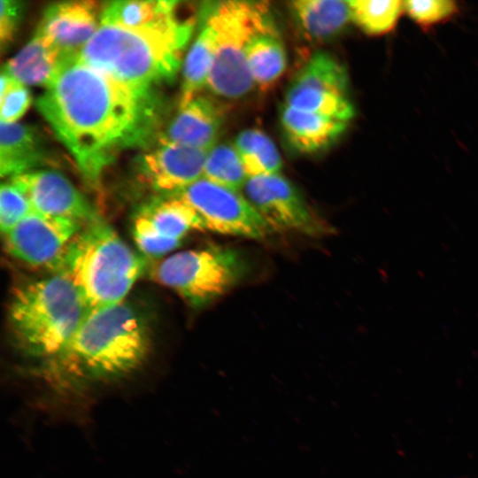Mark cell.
<instances>
[{
  "mask_svg": "<svg viewBox=\"0 0 478 478\" xmlns=\"http://www.w3.org/2000/svg\"><path fill=\"white\" fill-rule=\"evenodd\" d=\"M234 146L248 178L279 173L281 155L272 139L257 128H247L235 137Z\"/></svg>",
  "mask_w": 478,
  "mask_h": 478,
  "instance_id": "obj_24",
  "label": "cell"
},
{
  "mask_svg": "<svg viewBox=\"0 0 478 478\" xmlns=\"http://www.w3.org/2000/svg\"><path fill=\"white\" fill-rule=\"evenodd\" d=\"M150 347L146 320L123 301L89 312L63 351L42 369L70 384L113 382L138 369Z\"/></svg>",
  "mask_w": 478,
  "mask_h": 478,
  "instance_id": "obj_2",
  "label": "cell"
},
{
  "mask_svg": "<svg viewBox=\"0 0 478 478\" xmlns=\"http://www.w3.org/2000/svg\"><path fill=\"white\" fill-rule=\"evenodd\" d=\"M63 58L60 52L39 34L3 66L23 85L46 87L56 74Z\"/></svg>",
  "mask_w": 478,
  "mask_h": 478,
  "instance_id": "obj_20",
  "label": "cell"
},
{
  "mask_svg": "<svg viewBox=\"0 0 478 478\" xmlns=\"http://www.w3.org/2000/svg\"><path fill=\"white\" fill-rule=\"evenodd\" d=\"M351 21L369 35H382L396 27L404 12L399 0H350Z\"/></svg>",
  "mask_w": 478,
  "mask_h": 478,
  "instance_id": "obj_25",
  "label": "cell"
},
{
  "mask_svg": "<svg viewBox=\"0 0 478 478\" xmlns=\"http://www.w3.org/2000/svg\"><path fill=\"white\" fill-rule=\"evenodd\" d=\"M172 195L195 210L205 230L253 239L274 232L246 197L204 177Z\"/></svg>",
  "mask_w": 478,
  "mask_h": 478,
  "instance_id": "obj_9",
  "label": "cell"
},
{
  "mask_svg": "<svg viewBox=\"0 0 478 478\" xmlns=\"http://www.w3.org/2000/svg\"><path fill=\"white\" fill-rule=\"evenodd\" d=\"M203 177L225 188L238 191L249 179L234 144H215L208 150Z\"/></svg>",
  "mask_w": 478,
  "mask_h": 478,
  "instance_id": "obj_26",
  "label": "cell"
},
{
  "mask_svg": "<svg viewBox=\"0 0 478 478\" xmlns=\"http://www.w3.org/2000/svg\"><path fill=\"white\" fill-rule=\"evenodd\" d=\"M280 122L284 136L297 151L312 154L331 146L345 131L348 122L283 104Z\"/></svg>",
  "mask_w": 478,
  "mask_h": 478,
  "instance_id": "obj_18",
  "label": "cell"
},
{
  "mask_svg": "<svg viewBox=\"0 0 478 478\" xmlns=\"http://www.w3.org/2000/svg\"><path fill=\"white\" fill-rule=\"evenodd\" d=\"M89 312L73 281L58 272L14 290L9 322L19 351L43 365L63 351Z\"/></svg>",
  "mask_w": 478,
  "mask_h": 478,
  "instance_id": "obj_4",
  "label": "cell"
},
{
  "mask_svg": "<svg viewBox=\"0 0 478 478\" xmlns=\"http://www.w3.org/2000/svg\"><path fill=\"white\" fill-rule=\"evenodd\" d=\"M246 198L274 230H290L311 236L331 232L306 204L300 192L280 173L251 177Z\"/></svg>",
  "mask_w": 478,
  "mask_h": 478,
  "instance_id": "obj_10",
  "label": "cell"
},
{
  "mask_svg": "<svg viewBox=\"0 0 478 478\" xmlns=\"http://www.w3.org/2000/svg\"><path fill=\"white\" fill-rule=\"evenodd\" d=\"M247 265L232 248L210 246L167 257L153 276L193 307H202L225 294L244 276Z\"/></svg>",
  "mask_w": 478,
  "mask_h": 478,
  "instance_id": "obj_7",
  "label": "cell"
},
{
  "mask_svg": "<svg viewBox=\"0 0 478 478\" xmlns=\"http://www.w3.org/2000/svg\"><path fill=\"white\" fill-rule=\"evenodd\" d=\"M83 226L73 220L33 211L4 235L5 248L12 257L29 266L57 271Z\"/></svg>",
  "mask_w": 478,
  "mask_h": 478,
  "instance_id": "obj_11",
  "label": "cell"
},
{
  "mask_svg": "<svg viewBox=\"0 0 478 478\" xmlns=\"http://www.w3.org/2000/svg\"><path fill=\"white\" fill-rule=\"evenodd\" d=\"M195 27L193 18L177 12L140 28L101 24L78 54L94 67L141 94L174 78Z\"/></svg>",
  "mask_w": 478,
  "mask_h": 478,
  "instance_id": "obj_3",
  "label": "cell"
},
{
  "mask_svg": "<svg viewBox=\"0 0 478 478\" xmlns=\"http://www.w3.org/2000/svg\"><path fill=\"white\" fill-rule=\"evenodd\" d=\"M0 127L2 177L12 178L54 162L42 135L35 127L1 121Z\"/></svg>",
  "mask_w": 478,
  "mask_h": 478,
  "instance_id": "obj_17",
  "label": "cell"
},
{
  "mask_svg": "<svg viewBox=\"0 0 478 478\" xmlns=\"http://www.w3.org/2000/svg\"><path fill=\"white\" fill-rule=\"evenodd\" d=\"M289 4L297 26L311 41L330 40L351 21L348 1L297 0Z\"/></svg>",
  "mask_w": 478,
  "mask_h": 478,
  "instance_id": "obj_19",
  "label": "cell"
},
{
  "mask_svg": "<svg viewBox=\"0 0 478 478\" xmlns=\"http://www.w3.org/2000/svg\"><path fill=\"white\" fill-rule=\"evenodd\" d=\"M193 229L205 230L202 220L192 207L173 195L143 204L133 220L135 243L141 253L150 258L170 252Z\"/></svg>",
  "mask_w": 478,
  "mask_h": 478,
  "instance_id": "obj_12",
  "label": "cell"
},
{
  "mask_svg": "<svg viewBox=\"0 0 478 478\" xmlns=\"http://www.w3.org/2000/svg\"><path fill=\"white\" fill-rule=\"evenodd\" d=\"M458 12L457 4L450 0H409L404 2V12L424 29L449 20Z\"/></svg>",
  "mask_w": 478,
  "mask_h": 478,
  "instance_id": "obj_27",
  "label": "cell"
},
{
  "mask_svg": "<svg viewBox=\"0 0 478 478\" xmlns=\"http://www.w3.org/2000/svg\"><path fill=\"white\" fill-rule=\"evenodd\" d=\"M214 30V51L207 87L227 99L246 96L254 87L247 52L253 36L274 23L266 2L222 1L203 7Z\"/></svg>",
  "mask_w": 478,
  "mask_h": 478,
  "instance_id": "obj_6",
  "label": "cell"
},
{
  "mask_svg": "<svg viewBox=\"0 0 478 478\" xmlns=\"http://www.w3.org/2000/svg\"><path fill=\"white\" fill-rule=\"evenodd\" d=\"M224 122V112L213 99L198 95L173 118L159 143H175L203 150H211Z\"/></svg>",
  "mask_w": 478,
  "mask_h": 478,
  "instance_id": "obj_16",
  "label": "cell"
},
{
  "mask_svg": "<svg viewBox=\"0 0 478 478\" xmlns=\"http://www.w3.org/2000/svg\"><path fill=\"white\" fill-rule=\"evenodd\" d=\"M10 181L26 196L34 212L84 225L98 218L83 194L58 171H31L12 177Z\"/></svg>",
  "mask_w": 478,
  "mask_h": 478,
  "instance_id": "obj_13",
  "label": "cell"
},
{
  "mask_svg": "<svg viewBox=\"0 0 478 478\" xmlns=\"http://www.w3.org/2000/svg\"><path fill=\"white\" fill-rule=\"evenodd\" d=\"M22 9V3L19 1H1L0 42L2 50L12 42L21 18Z\"/></svg>",
  "mask_w": 478,
  "mask_h": 478,
  "instance_id": "obj_30",
  "label": "cell"
},
{
  "mask_svg": "<svg viewBox=\"0 0 478 478\" xmlns=\"http://www.w3.org/2000/svg\"><path fill=\"white\" fill-rule=\"evenodd\" d=\"M145 265L141 255L97 218L74 237L56 273L73 281L91 312L123 302Z\"/></svg>",
  "mask_w": 478,
  "mask_h": 478,
  "instance_id": "obj_5",
  "label": "cell"
},
{
  "mask_svg": "<svg viewBox=\"0 0 478 478\" xmlns=\"http://www.w3.org/2000/svg\"><path fill=\"white\" fill-rule=\"evenodd\" d=\"M36 104L91 182L116 151L143 141L150 129V94L135 91L78 55L63 59Z\"/></svg>",
  "mask_w": 478,
  "mask_h": 478,
  "instance_id": "obj_1",
  "label": "cell"
},
{
  "mask_svg": "<svg viewBox=\"0 0 478 478\" xmlns=\"http://www.w3.org/2000/svg\"><path fill=\"white\" fill-rule=\"evenodd\" d=\"M177 1H113L102 8L101 24L128 28L153 26L174 15Z\"/></svg>",
  "mask_w": 478,
  "mask_h": 478,
  "instance_id": "obj_23",
  "label": "cell"
},
{
  "mask_svg": "<svg viewBox=\"0 0 478 478\" xmlns=\"http://www.w3.org/2000/svg\"><path fill=\"white\" fill-rule=\"evenodd\" d=\"M159 143L140 161L142 175L154 189L172 195L203 177L207 150Z\"/></svg>",
  "mask_w": 478,
  "mask_h": 478,
  "instance_id": "obj_15",
  "label": "cell"
},
{
  "mask_svg": "<svg viewBox=\"0 0 478 478\" xmlns=\"http://www.w3.org/2000/svg\"><path fill=\"white\" fill-rule=\"evenodd\" d=\"M30 103L31 96L25 85L13 79L3 67L0 96L1 121L16 122L26 112Z\"/></svg>",
  "mask_w": 478,
  "mask_h": 478,
  "instance_id": "obj_28",
  "label": "cell"
},
{
  "mask_svg": "<svg viewBox=\"0 0 478 478\" xmlns=\"http://www.w3.org/2000/svg\"><path fill=\"white\" fill-rule=\"evenodd\" d=\"M247 63L254 84L261 89L281 77L287 65V56L274 22L253 36L248 48Z\"/></svg>",
  "mask_w": 478,
  "mask_h": 478,
  "instance_id": "obj_21",
  "label": "cell"
},
{
  "mask_svg": "<svg viewBox=\"0 0 478 478\" xmlns=\"http://www.w3.org/2000/svg\"><path fill=\"white\" fill-rule=\"evenodd\" d=\"M102 8L94 1L55 3L44 11L36 33L64 59L77 56L100 27Z\"/></svg>",
  "mask_w": 478,
  "mask_h": 478,
  "instance_id": "obj_14",
  "label": "cell"
},
{
  "mask_svg": "<svg viewBox=\"0 0 478 478\" xmlns=\"http://www.w3.org/2000/svg\"><path fill=\"white\" fill-rule=\"evenodd\" d=\"M33 212L26 196L11 181L0 189V227L4 235Z\"/></svg>",
  "mask_w": 478,
  "mask_h": 478,
  "instance_id": "obj_29",
  "label": "cell"
},
{
  "mask_svg": "<svg viewBox=\"0 0 478 478\" xmlns=\"http://www.w3.org/2000/svg\"><path fill=\"white\" fill-rule=\"evenodd\" d=\"M215 35L211 23L202 16L200 31L188 51L182 70L180 106L183 107L207 87L214 51Z\"/></svg>",
  "mask_w": 478,
  "mask_h": 478,
  "instance_id": "obj_22",
  "label": "cell"
},
{
  "mask_svg": "<svg viewBox=\"0 0 478 478\" xmlns=\"http://www.w3.org/2000/svg\"><path fill=\"white\" fill-rule=\"evenodd\" d=\"M348 87L345 67L329 53L318 51L290 81L283 104L349 122L354 106Z\"/></svg>",
  "mask_w": 478,
  "mask_h": 478,
  "instance_id": "obj_8",
  "label": "cell"
}]
</instances>
